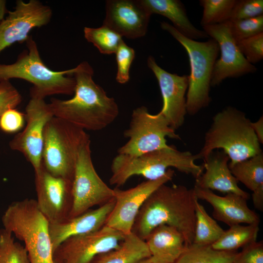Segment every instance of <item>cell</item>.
Instances as JSON below:
<instances>
[{"mask_svg":"<svg viewBox=\"0 0 263 263\" xmlns=\"http://www.w3.org/2000/svg\"><path fill=\"white\" fill-rule=\"evenodd\" d=\"M93 75V68L86 61L74 68V96L67 100L51 99L49 104L54 116L92 131L103 130L115 120L118 106L114 99L94 81Z\"/></svg>","mask_w":263,"mask_h":263,"instance_id":"6da1fadb","label":"cell"},{"mask_svg":"<svg viewBox=\"0 0 263 263\" xmlns=\"http://www.w3.org/2000/svg\"><path fill=\"white\" fill-rule=\"evenodd\" d=\"M197 200L193 188L163 184L142 205L132 232L145 240L154 228L166 225L175 227L182 234L188 247L194 240Z\"/></svg>","mask_w":263,"mask_h":263,"instance_id":"7a4b0ae2","label":"cell"},{"mask_svg":"<svg viewBox=\"0 0 263 263\" xmlns=\"http://www.w3.org/2000/svg\"><path fill=\"white\" fill-rule=\"evenodd\" d=\"M245 114L233 107L217 113L206 132L203 147L197 159L206 158L216 149H221L232 165L262 152L260 143Z\"/></svg>","mask_w":263,"mask_h":263,"instance_id":"3957f363","label":"cell"},{"mask_svg":"<svg viewBox=\"0 0 263 263\" xmlns=\"http://www.w3.org/2000/svg\"><path fill=\"white\" fill-rule=\"evenodd\" d=\"M197 159L196 154L169 145L136 156L118 154L112 162L110 184L121 186L134 175L142 176L147 180H156L170 168L196 179L204 170L203 166L195 163Z\"/></svg>","mask_w":263,"mask_h":263,"instance_id":"277c9868","label":"cell"},{"mask_svg":"<svg viewBox=\"0 0 263 263\" xmlns=\"http://www.w3.org/2000/svg\"><path fill=\"white\" fill-rule=\"evenodd\" d=\"M26 49L10 64H0V81L12 78L21 79L31 83V97L44 99L55 94H74L75 80L74 68L54 71L47 67L41 59L36 42L31 36L26 41Z\"/></svg>","mask_w":263,"mask_h":263,"instance_id":"5b68a950","label":"cell"},{"mask_svg":"<svg viewBox=\"0 0 263 263\" xmlns=\"http://www.w3.org/2000/svg\"><path fill=\"white\" fill-rule=\"evenodd\" d=\"M4 229L23 242L30 263H54L49 222L36 200L12 202L1 217Z\"/></svg>","mask_w":263,"mask_h":263,"instance_id":"8992f818","label":"cell"},{"mask_svg":"<svg viewBox=\"0 0 263 263\" xmlns=\"http://www.w3.org/2000/svg\"><path fill=\"white\" fill-rule=\"evenodd\" d=\"M161 28L169 32L186 50L189 58L190 73L186 97L187 113L194 115L208 106L209 92L214 64L219 51L217 41L212 38L198 41L188 38L166 21Z\"/></svg>","mask_w":263,"mask_h":263,"instance_id":"52a82bcc","label":"cell"},{"mask_svg":"<svg viewBox=\"0 0 263 263\" xmlns=\"http://www.w3.org/2000/svg\"><path fill=\"white\" fill-rule=\"evenodd\" d=\"M90 141L85 131L54 116L44 131L42 157L44 167L54 176L73 181L78 153Z\"/></svg>","mask_w":263,"mask_h":263,"instance_id":"ba28073f","label":"cell"},{"mask_svg":"<svg viewBox=\"0 0 263 263\" xmlns=\"http://www.w3.org/2000/svg\"><path fill=\"white\" fill-rule=\"evenodd\" d=\"M123 135L129 140L118 149L117 153L132 156L168 147L166 137L180 139L160 112L151 114L143 106L132 111L129 128Z\"/></svg>","mask_w":263,"mask_h":263,"instance_id":"9c48e42d","label":"cell"},{"mask_svg":"<svg viewBox=\"0 0 263 263\" xmlns=\"http://www.w3.org/2000/svg\"><path fill=\"white\" fill-rule=\"evenodd\" d=\"M91 141L80 149L73 180V206L69 218L82 214L94 206H102L114 199V189L99 177L94 166Z\"/></svg>","mask_w":263,"mask_h":263,"instance_id":"30bf717a","label":"cell"},{"mask_svg":"<svg viewBox=\"0 0 263 263\" xmlns=\"http://www.w3.org/2000/svg\"><path fill=\"white\" fill-rule=\"evenodd\" d=\"M25 127L9 142L11 149L21 153L34 171L42 164L43 134L47 122L54 116L44 99L31 97L25 108Z\"/></svg>","mask_w":263,"mask_h":263,"instance_id":"8fae6325","label":"cell"},{"mask_svg":"<svg viewBox=\"0 0 263 263\" xmlns=\"http://www.w3.org/2000/svg\"><path fill=\"white\" fill-rule=\"evenodd\" d=\"M125 235L107 225L70 237L53 252L54 263H89L96 256L116 248Z\"/></svg>","mask_w":263,"mask_h":263,"instance_id":"7c38bea8","label":"cell"},{"mask_svg":"<svg viewBox=\"0 0 263 263\" xmlns=\"http://www.w3.org/2000/svg\"><path fill=\"white\" fill-rule=\"evenodd\" d=\"M174 171L169 169L161 177L147 180L132 188L122 190L114 188V205L105 225L124 235L132 232L135 220L142 205L159 187L170 181Z\"/></svg>","mask_w":263,"mask_h":263,"instance_id":"4fadbf2b","label":"cell"},{"mask_svg":"<svg viewBox=\"0 0 263 263\" xmlns=\"http://www.w3.org/2000/svg\"><path fill=\"white\" fill-rule=\"evenodd\" d=\"M52 16L51 8L39 0H17L14 10L0 21V53L16 42H26L30 31L48 24Z\"/></svg>","mask_w":263,"mask_h":263,"instance_id":"5bb4252c","label":"cell"},{"mask_svg":"<svg viewBox=\"0 0 263 263\" xmlns=\"http://www.w3.org/2000/svg\"><path fill=\"white\" fill-rule=\"evenodd\" d=\"M35 176L36 202L49 223L68 218L73 206V181L53 175L43 164Z\"/></svg>","mask_w":263,"mask_h":263,"instance_id":"9a60e30c","label":"cell"},{"mask_svg":"<svg viewBox=\"0 0 263 263\" xmlns=\"http://www.w3.org/2000/svg\"><path fill=\"white\" fill-rule=\"evenodd\" d=\"M202 27L208 37L217 41L221 53L214 66L211 86L219 85L225 78L238 77L257 71V68L248 62L240 51L231 36L228 20Z\"/></svg>","mask_w":263,"mask_h":263,"instance_id":"2e32d148","label":"cell"},{"mask_svg":"<svg viewBox=\"0 0 263 263\" xmlns=\"http://www.w3.org/2000/svg\"><path fill=\"white\" fill-rule=\"evenodd\" d=\"M147 65L155 76L161 91L163 106L160 112L171 128L175 131L184 123L187 114L186 93L188 85V75L170 73L160 67L152 56L147 59Z\"/></svg>","mask_w":263,"mask_h":263,"instance_id":"e0dca14e","label":"cell"},{"mask_svg":"<svg viewBox=\"0 0 263 263\" xmlns=\"http://www.w3.org/2000/svg\"><path fill=\"white\" fill-rule=\"evenodd\" d=\"M151 15L140 0H107L103 25L135 39L145 36Z\"/></svg>","mask_w":263,"mask_h":263,"instance_id":"ac0fdd59","label":"cell"},{"mask_svg":"<svg viewBox=\"0 0 263 263\" xmlns=\"http://www.w3.org/2000/svg\"><path fill=\"white\" fill-rule=\"evenodd\" d=\"M193 188L198 200H205L212 206V215L217 220L229 226L242 223L259 225V216L248 207L247 200L242 196L232 193L221 196L210 189L195 186Z\"/></svg>","mask_w":263,"mask_h":263,"instance_id":"d6986e66","label":"cell"},{"mask_svg":"<svg viewBox=\"0 0 263 263\" xmlns=\"http://www.w3.org/2000/svg\"><path fill=\"white\" fill-rule=\"evenodd\" d=\"M114 205V199L77 216L55 223H49V233L53 252L67 239L97 230L104 226Z\"/></svg>","mask_w":263,"mask_h":263,"instance_id":"ffe728a7","label":"cell"},{"mask_svg":"<svg viewBox=\"0 0 263 263\" xmlns=\"http://www.w3.org/2000/svg\"><path fill=\"white\" fill-rule=\"evenodd\" d=\"M228 156L223 151L211 152L204 159L205 172L195 179V186L203 189L232 193L247 200L248 193L242 189L228 166Z\"/></svg>","mask_w":263,"mask_h":263,"instance_id":"44dd1931","label":"cell"},{"mask_svg":"<svg viewBox=\"0 0 263 263\" xmlns=\"http://www.w3.org/2000/svg\"><path fill=\"white\" fill-rule=\"evenodd\" d=\"M151 263H174L187 248L182 234L175 227L162 225L154 228L145 240Z\"/></svg>","mask_w":263,"mask_h":263,"instance_id":"7402d4cb","label":"cell"},{"mask_svg":"<svg viewBox=\"0 0 263 263\" xmlns=\"http://www.w3.org/2000/svg\"><path fill=\"white\" fill-rule=\"evenodd\" d=\"M150 13L169 19L173 26L186 37L193 40L208 38L203 31L195 27L189 20L183 3L179 0H140Z\"/></svg>","mask_w":263,"mask_h":263,"instance_id":"603a6c76","label":"cell"},{"mask_svg":"<svg viewBox=\"0 0 263 263\" xmlns=\"http://www.w3.org/2000/svg\"><path fill=\"white\" fill-rule=\"evenodd\" d=\"M150 256L145 241L132 232L118 247L96 256L89 263H139Z\"/></svg>","mask_w":263,"mask_h":263,"instance_id":"cb8c5ba5","label":"cell"},{"mask_svg":"<svg viewBox=\"0 0 263 263\" xmlns=\"http://www.w3.org/2000/svg\"><path fill=\"white\" fill-rule=\"evenodd\" d=\"M259 231L258 224L230 226L211 245L216 250L233 251L257 241Z\"/></svg>","mask_w":263,"mask_h":263,"instance_id":"d4e9b609","label":"cell"},{"mask_svg":"<svg viewBox=\"0 0 263 263\" xmlns=\"http://www.w3.org/2000/svg\"><path fill=\"white\" fill-rule=\"evenodd\" d=\"M228 166L237 180L252 191L263 185V152Z\"/></svg>","mask_w":263,"mask_h":263,"instance_id":"484cf974","label":"cell"},{"mask_svg":"<svg viewBox=\"0 0 263 263\" xmlns=\"http://www.w3.org/2000/svg\"><path fill=\"white\" fill-rule=\"evenodd\" d=\"M195 216L192 244L198 245H211L221 237L225 230L208 215L198 200L195 204Z\"/></svg>","mask_w":263,"mask_h":263,"instance_id":"4316f807","label":"cell"},{"mask_svg":"<svg viewBox=\"0 0 263 263\" xmlns=\"http://www.w3.org/2000/svg\"><path fill=\"white\" fill-rule=\"evenodd\" d=\"M238 252L213 249L210 245L192 244L174 263H233Z\"/></svg>","mask_w":263,"mask_h":263,"instance_id":"83f0119b","label":"cell"},{"mask_svg":"<svg viewBox=\"0 0 263 263\" xmlns=\"http://www.w3.org/2000/svg\"><path fill=\"white\" fill-rule=\"evenodd\" d=\"M83 31L86 39L103 54L115 53L123 41L120 35L104 25L98 28L85 27Z\"/></svg>","mask_w":263,"mask_h":263,"instance_id":"f1b7e54d","label":"cell"},{"mask_svg":"<svg viewBox=\"0 0 263 263\" xmlns=\"http://www.w3.org/2000/svg\"><path fill=\"white\" fill-rule=\"evenodd\" d=\"M203 8L202 26L220 24L229 20L237 0H200Z\"/></svg>","mask_w":263,"mask_h":263,"instance_id":"f546056e","label":"cell"},{"mask_svg":"<svg viewBox=\"0 0 263 263\" xmlns=\"http://www.w3.org/2000/svg\"><path fill=\"white\" fill-rule=\"evenodd\" d=\"M0 263H30L25 247L4 228L0 229Z\"/></svg>","mask_w":263,"mask_h":263,"instance_id":"4dcf8cb0","label":"cell"},{"mask_svg":"<svg viewBox=\"0 0 263 263\" xmlns=\"http://www.w3.org/2000/svg\"><path fill=\"white\" fill-rule=\"evenodd\" d=\"M228 22L231 36L237 42L263 33V15Z\"/></svg>","mask_w":263,"mask_h":263,"instance_id":"1f68e13d","label":"cell"},{"mask_svg":"<svg viewBox=\"0 0 263 263\" xmlns=\"http://www.w3.org/2000/svg\"><path fill=\"white\" fill-rule=\"evenodd\" d=\"M115 54L117 64L116 80L120 84H125L130 79L129 71L135 57V51L123 41Z\"/></svg>","mask_w":263,"mask_h":263,"instance_id":"d6a6232c","label":"cell"},{"mask_svg":"<svg viewBox=\"0 0 263 263\" xmlns=\"http://www.w3.org/2000/svg\"><path fill=\"white\" fill-rule=\"evenodd\" d=\"M246 60L253 64L263 58V33L237 42Z\"/></svg>","mask_w":263,"mask_h":263,"instance_id":"836d02e7","label":"cell"},{"mask_svg":"<svg viewBox=\"0 0 263 263\" xmlns=\"http://www.w3.org/2000/svg\"><path fill=\"white\" fill-rule=\"evenodd\" d=\"M263 15V0H237L229 20L252 18Z\"/></svg>","mask_w":263,"mask_h":263,"instance_id":"e575fe53","label":"cell"},{"mask_svg":"<svg viewBox=\"0 0 263 263\" xmlns=\"http://www.w3.org/2000/svg\"><path fill=\"white\" fill-rule=\"evenodd\" d=\"M22 101V96L10 81H0V116L8 109L15 108Z\"/></svg>","mask_w":263,"mask_h":263,"instance_id":"d590c367","label":"cell"},{"mask_svg":"<svg viewBox=\"0 0 263 263\" xmlns=\"http://www.w3.org/2000/svg\"><path fill=\"white\" fill-rule=\"evenodd\" d=\"M25 115L15 108L5 111L0 116V129L7 133L19 132L24 126Z\"/></svg>","mask_w":263,"mask_h":263,"instance_id":"8d00e7d4","label":"cell"},{"mask_svg":"<svg viewBox=\"0 0 263 263\" xmlns=\"http://www.w3.org/2000/svg\"><path fill=\"white\" fill-rule=\"evenodd\" d=\"M233 263H263V243L257 241L243 247Z\"/></svg>","mask_w":263,"mask_h":263,"instance_id":"74e56055","label":"cell"},{"mask_svg":"<svg viewBox=\"0 0 263 263\" xmlns=\"http://www.w3.org/2000/svg\"><path fill=\"white\" fill-rule=\"evenodd\" d=\"M254 207L260 211L263 210V185L253 191L252 194Z\"/></svg>","mask_w":263,"mask_h":263,"instance_id":"f35d334b","label":"cell"},{"mask_svg":"<svg viewBox=\"0 0 263 263\" xmlns=\"http://www.w3.org/2000/svg\"><path fill=\"white\" fill-rule=\"evenodd\" d=\"M251 126L260 144L263 143V116L258 121L251 122Z\"/></svg>","mask_w":263,"mask_h":263,"instance_id":"ab89813d","label":"cell"},{"mask_svg":"<svg viewBox=\"0 0 263 263\" xmlns=\"http://www.w3.org/2000/svg\"><path fill=\"white\" fill-rule=\"evenodd\" d=\"M8 12L6 8V1L5 0H0V21L4 17L6 13Z\"/></svg>","mask_w":263,"mask_h":263,"instance_id":"60d3db41","label":"cell"},{"mask_svg":"<svg viewBox=\"0 0 263 263\" xmlns=\"http://www.w3.org/2000/svg\"><path fill=\"white\" fill-rule=\"evenodd\" d=\"M148 259L143 260V261L140 262L139 263H151L149 261Z\"/></svg>","mask_w":263,"mask_h":263,"instance_id":"b9f144b4","label":"cell"}]
</instances>
